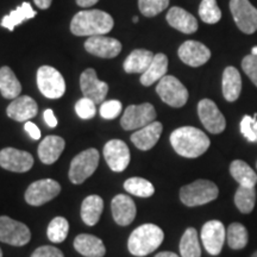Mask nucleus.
Instances as JSON below:
<instances>
[{
  "mask_svg": "<svg viewBox=\"0 0 257 257\" xmlns=\"http://www.w3.org/2000/svg\"><path fill=\"white\" fill-rule=\"evenodd\" d=\"M170 144L180 156L195 159L207 152L211 141L206 134L197 127L182 126L170 135Z\"/></svg>",
  "mask_w": 257,
  "mask_h": 257,
  "instance_id": "1",
  "label": "nucleus"
},
{
  "mask_svg": "<svg viewBox=\"0 0 257 257\" xmlns=\"http://www.w3.org/2000/svg\"><path fill=\"white\" fill-rule=\"evenodd\" d=\"M113 18L100 10H85L74 16L70 31L76 36H99L108 34L113 29Z\"/></svg>",
  "mask_w": 257,
  "mask_h": 257,
  "instance_id": "2",
  "label": "nucleus"
},
{
  "mask_svg": "<svg viewBox=\"0 0 257 257\" xmlns=\"http://www.w3.org/2000/svg\"><path fill=\"white\" fill-rule=\"evenodd\" d=\"M165 239L162 229L155 224H143L133 231L127 239V249L137 257H144L159 248Z\"/></svg>",
  "mask_w": 257,
  "mask_h": 257,
  "instance_id": "3",
  "label": "nucleus"
},
{
  "mask_svg": "<svg viewBox=\"0 0 257 257\" xmlns=\"http://www.w3.org/2000/svg\"><path fill=\"white\" fill-rule=\"evenodd\" d=\"M219 194L217 185L210 180H197L180 189V200L188 207L201 206L216 200Z\"/></svg>",
  "mask_w": 257,
  "mask_h": 257,
  "instance_id": "4",
  "label": "nucleus"
},
{
  "mask_svg": "<svg viewBox=\"0 0 257 257\" xmlns=\"http://www.w3.org/2000/svg\"><path fill=\"white\" fill-rule=\"evenodd\" d=\"M99 152L94 148L85 150L76 155L70 162L69 180L74 185H81L89 176L94 174L99 165Z\"/></svg>",
  "mask_w": 257,
  "mask_h": 257,
  "instance_id": "5",
  "label": "nucleus"
},
{
  "mask_svg": "<svg viewBox=\"0 0 257 257\" xmlns=\"http://www.w3.org/2000/svg\"><path fill=\"white\" fill-rule=\"evenodd\" d=\"M37 86L42 94L49 99H59L66 92V81L62 74L50 66L38 68Z\"/></svg>",
  "mask_w": 257,
  "mask_h": 257,
  "instance_id": "6",
  "label": "nucleus"
},
{
  "mask_svg": "<svg viewBox=\"0 0 257 257\" xmlns=\"http://www.w3.org/2000/svg\"><path fill=\"white\" fill-rule=\"evenodd\" d=\"M156 92L162 101L172 107H182L188 100L187 88L172 75H166L160 80Z\"/></svg>",
  "mask_w": 257,
  "mask_h": 257,
  "instance_id": "7",
  "label": "nucleus"
},
{
  "mask_svg": "<svg viewBox=\"0 0 257 257\" xmlns=\"http://www.w3.org/2000/svg\"><path fill=\"white\" fill-rule=\"evenodd\" d=\"M61 192V185L53 179H42L32 182L25 191V201L31 206H42L53 199H55Z\"/></svg>",
  "mask_w": 257,
  "mask_h": 257,
  "instance_id": "8",
  "label": "nucleus"
},
{
  "mask_svg": "<svg viewBox=\"0 0 257 257\" xmlns=\"http://www.w3.org/2000/svg\"><path fill=\"white\" fill-rule=\"evenodd\" d=\"M155 107L149 102L141 105H130L124 111L120 119V125L124 130H138L156 119Z\"/></svg>",
  "mask_w": 257,
  "mask_h": 257,
  "instance_id": "9",
  "label": "nucleus"
},
{
  "mask_svg": "<svg viewBox=\"0 0 257 257\" xmlns=\"http://www.w3.org/2000/svg\"><path fill=\"white\" fill-rule=\"evenodd\" d=\"M30 239L31 232L27 225L8 216L0 217V242L14 246H23Z\"/></svg>",
  "mask_w": 257,
  "mask_h": 257,
  "instance_id": "10",
  "label": "nucleus"
},
{
  "mask_svg": "<svg viewBox=\"0 0 257 257\" xmlns=\"http://www.w3.org/2000/svg\"><path fill=\"white\" fill-rule=\"evenodd\" d=\"M230 10L240 31L251 35L257 30V10L249 0H230Z\"/></svg>",
  "mask_w": 257,
  "mask_h": 257,
  "instance_id": "11",
  "label": "nucleus"
},
{
  "mask_svg": "<svg viewBox=\"0 0 257 257\" xmlns=\"http://www.w3.org/2000/svg\"><path fill=\"white\" fill-rule=\"evenodd\" d=\"M198 114L202 125L208 133L218 135L221 134L226 126L223 113H221L218 106L211 99H202L198 104Z\"/></svg>",
  "mask_w": 257,
  "mask_h": 257,
  "instance_id": "12",
  "label": "nucleus"
},
{
  "mask_svg": "<svg viewBox=\"0 0 257 257\" xmlns=\"http://www.w3.org/2000/svg\"><path fill=\"white\" fill-rule=\"evenodd\" d=\"M104 157L107 166L115 173L124 172L130 163L131 155L126 143L120 140H111L104 147Z\"/></svg>",
  "mask_w": 257,
  "mask_h": 257,
  "instance_id": "13",
  "label": "nucleus"
},
{
  "mask_svg": "<svg viewBox=\"0 0 257 257\" xmlns=\"http://www.w3.org/2000/svg\"><path fill=\"white\" fill-rule=\"evenodd\" d=\"M226 231L224 224L219 220H210L201 229V242L204 248L212 256L219 255L223 249Z\"/></svg>",
  "mask_w": 257,
  "mask_h": 257,
  "instance_id": "14",
  "label": "nucleus"
},
{
  "mask_svg": "<svg viewBox=\"0 0 257 257\" xmlns=\"http://www.w3.org/2000/svg\"><path fill=\"white\" fill-rule=\"evenodd\" d=\"M34 166V157L30 153L16 148H5L0 152V167L9 172L25 173Z\"/></svg>",
  "mask_w": 257,
  "mask_h": 257,
  "instance_id": "15",
  "label": "nucleus"
},
{
  "mask_svg": "<svg viewBox=\"0 0 257 257\" xmlns=\"http://www.w3.org/2000/svg\"><path fill=\"white\" fill-rule=\"evenodd\" d=\"M80 87L85 98L91 99L94 104H102L108 92V85L100 81L93 68L86 69L80 76Z\"/></svg>",
  "mask_w": 257,
  "mask_h": 257,
  "instance_id": "16",
  "label": "nucleus"
},
{
  "mask_svg": "<svg viewBox=\"0 0 257 257\" xmlns=\"http://www.w3.org/2000/svg\"><path fill=\"white\" fill-rule=\"evenodd\" d=\"M85 49L92 55L102 57V59H113L121 51V43L112 37L104 35L92 36L85 42Z\"/></svg>",
  "mask_w": 257,
  "mask_h": 257,
  "instance_id": "17",
  "label": "nucleus"
},
{
  "mask_svg": "<svg viewBox=\"0 0 257 257\" xmlns=\"http://www.w3.org/2000/svg\"><path fill=\"white\" fill-rule=\"evenodd\" d=\"M179 57L189 67H200L211 59V51L198 41H186L179 48Z\"/></svg>",
  "mask_w": 257,
  "mask_h": 257,
  "instance_id": "18",
  "label": "nucleus"
},
{
  "mask_svg": "<svg viewBox=\"0 0 257 257\" xmlns=\"http://www.w3.org/2000/svg\"><path fill=\"white\" fill-rule=\"evenodd\" d=\"M111 210L114 221L120 226L130 225L137 214L136 204L128 195L125 194H118L112 199Z\"/></svg>",
  "mask_w": 257,
  "mask_h": 257,
  "instance_id": "19",
  "label": "nucleus"
},
{
  "mask_svg": "<svg viewBox=\"0 0 257 257\" xmlns=\"http://www.w3.org/2000/svg\"><path fill=\"white\" fill-rule=\"evenodd\" d=\"M162 124L155 120L142 128H138L136 133L131 135V142L140 150L147 152V150H150L156 146L161 137V134H162Z\"/></svg>",
  "mask_w": 257,
  "mask_h": 257,
  "instance_id": "20",
  "label": "nucleus"
},
{
  "mask_svg": "<svg viewBox=\"0 0 257 257\" xmlns=\"http://www.w3.org/2000/svg\"><path fill=\"white\" fill-rule=\"evenodd\" d=\"M38 106L36 101L28 95L18 96L8 106L6 113L16 121H28L36 117Z\"/></svg>",
  "mask_w": 257,
  "mask_h": 257,
  "instance_id": "21",
  "label": "nucleus"
},
{
  "mask_svg": "<svg viewBox=\"0 0 257 257\" xmlns=\"http://www.w3.org/2000/svg\"><path fill=\"white\" fill-rule=\"evenodd\" d=\"M166 18L170 27L184 32V34L189 35L198 30L197 18L186 10L178 8V6L169 9Z\"/></svg>",
  "mask_w": 257,
  "mask_h": 257,
  "instance_id": "22",
  "label": "nucleus"
},
{
  "mask_svg": "<svg viewBox=\"0 0 257 257\" xmlns=\"http://www.w3.org/2000/svg\"><path fill=\"white\" fill-rule=\"evenodd\" d=\"M74 248L85 257H104L106 253L104 242L96 236L88 233L78 234L74 239Z\"/></svg>",
  "mask_w": 257,
  "mask_h": 257,
  "instance_id": "23",
  "label": "nucleus"
},
{
  "mask_svg": "<svg viewBox=\"0 0 257 257\" xmlns=\"http://www.w3.org/2000/svg\"><path fill=\"white\" fill-rule=\"evenodd\" d=\"M66 142L60 136H47L38 147V157L44 165H53L63 153Z\"/></svg>",
  "mask_w": 257,
  "mask_h": 257,
  "instance_id": "24",
  "label": "nucleus"
},
{
  "mask_svg": "<svg viewBox=\"0 0 257 257\" xmlns=\"http://www.w3.org/2000/svg\"><path fill=\"white\" fill-rule=\"evenodd\" d=\"M223 95L229 102L236 101L242 92V78L240 74L234 67H226L223 73L221 80Z\"/></svg>",
  "mask_w": 257,
  "mask_h": 257,
  "instance_id": "25",
  "label": "nucleus"
},
{
  "mask_svg": "<svg viewBox=\"0 0 257 257\" xmlns=\"http://www.w3.org/2000/svg\"><path fill=\"white\" fill-rule=\"evenodd\" d=\"M167 70H168V57L165 54H156L149 68L141 76V83L149 87L153 83L160 81L163 76H166Z\"/></svg>",
  "mask_w": 257,
  "mask_h": 257,
  "instance_id": "26",
  "label": "nucleus"
},
{
  "mask_svg": "<svg viewBox=\"0 0 257 257\" xmlns=\"http://www.w3.org/2000/svg\"><path fill=\"white\" fill-rule=\"evenodd\" d=\"M104 210V200L96 194L88 195L81 204V219L88 226H94Z\"/></svg>",
  "mask_w": 257,
  "mask_h": 257,
  "instance_id": "27",
  "label": "nucleus"
},
{
  "mask_svg": "<svg viewBox=\"0 0 257 257\" xmlns=\"http://www.w3.org/2000/svg\"><path fill=\"white\" fill-rule=\"evenodd\" d=\"M154 54L150 50L136 49L126 57L124 62V70L128 74H143L149 68L154 59Z\"/></svg>",
  "mask_w": 257,
  "mask_h": 257,
  "instance_id": "28",
  "label": "nucleus"
},
{
  "mask_svg": "<svg viewBox=\"0 0 257 257\" xmlns=\"http://www.w3.org/2000/svg\"><path fill=\"white\" fill-rule=\"evenodd\" d=\"M22 92V85L10 67L5 66L0 68V93L5 99L18 98Z\"/></svg>",
  "mask_w": 257,
  "mask_h": 257,
  "instance_id": "29",
  "label": "nucleus"
},
{
  "mask_svg": "<svg viewBox=\"0 0 257 257\" xmlns=\"http://www.w3.org/2000/svg\"><path fill=\"white\" fill-rule=\"evenodd\" d=\"M231 176L244 187H255L257 184V174L248 163L242 160H234L230 165Z\"/></svg>",
  "mask_w": 257,
  "mask_h": 257,
  "instance_id": "30",
  "label": "nucleus"
},
{
  "mask_svg": "<svg viewBox=\"0 0 257 257\" xmlns=\"http://www.w3.org/2000/svg\"><path fill=\"white\" fill-rule=\"evenodd\" d=\"M36 11L32 9L30 3H23L21 6L14 11L10 12V15L5 16L2 21V27L9 29L10 31H14L17 25L22 24L25 21L34 18L36 16Z\"/></svg>",
  "mask_w": 257,
  "mask_h": 257,
  "instance_id": "31",
  "label": "nucleus"
},
{
  "mask_svg": "<svg viewBox=\"0 0 257 257\" xmlns=\"http://www.w3.org/2000/svg\"><path fill=\"white\" fill-rule=\"evenodd\" d=\"M180 255L181 257H201V248L199 243L198 232L194 227H188L180 240Z\"/></svg>",
  "mask_w": 257,
  "mask_h": 257,
  "instance_id": "32",
  "label": "nucleus"
},
{
  "mask_svg": "<svg viewBox=\"0 0 257 257\" xmlns=\"http://www.w3.org/2000/svg\"><path fill=\"white\" fill-rule=\"evenodd\" d=\"M227 244L231 249L240 250L245 248L249 240L248 230L240 223H232L227 227Z\"/></svg>",
  "mask_w": 257,
  "mask_h": 257,
  "instance_id": "33",
  "label": "nucleus"
},
{
  "mask_svg": "<svg viewBox=\"0 0 257 257\" xmlns=\"http://www.w3.org/2000/svg\"><path fill=\"white\" fill-rule=\"evenodd\" d=\"M256 192L255 187H244L239 186L234 194V205L244 214L251 213L255 206Z\"/></svg>",
  "mask_w": 257,
  "mask_h": 257,
  "instance_id": "34",
  "label": "nucleus"
},
{
  "mask_svg": "<svg viewBox=\"0 0 257 257\" xmlns=\"http://www.w3.org/2000/svg\"><path fill=\"white\" fill-rule=\"evenodd\" d=\"M124 189L130 194L140 198H150L155 193V187L143 178H130L124 182Z\"/></svg>",
  "mask_w": 257,
  "mask_h": 257,
  "instance_id": "35",
  "label": "nucleus"
},
{
  "mask_svg": "<svg viewBox=\"0 0 257 257\" xmlns=\"http://www.w3.org/2000/svg\"><path fill=\"white\" fill-rule=\"evenodd\" d=\"M69 232V223L64 217H55L48 225L47 236L50 242L62 243Z\"/></svg>",
  "mask_w": 257,
  "mask_h": 257,
  "instance_id": "36",
  "label": "nucleus"
},
{
  "mask_svg": "<svg viewBox=\"0 0 257 257\" xmlns=\"http://www.w3.org/2000/svg\"><path fill=\"white\" fill-rule=\"evenodd\" d=\"M199 16L204 23H218L221 19V11L216 0H202L199 6Z\"/></svg>",
  "mask_w": 257,
  "mask_h": 257,
  "instance_id": "37",
  "label": "nucleus"
},
{
  "mask_svg": "<svg viewBox=\"0 0 257 257\" xmlns=\"http://www.w3.org/2000/svg\"><path fill=\"white\" fill-rule=\"evenodd\" d=\"M169 0H138L141 14L146 17H155L168 8Z\"/></svg>",
  "mask_w": 257,
  "mask_h": 257,
  "instance_id": "38",
  "label": "nucleus"
},
{
  "mask_svg": "<svg viewBox=\"0 0 257 257\" xmlns=\"http://www.w3.org/2000/svg\"><path fill=\"white\" fill-rule=\"evenodd\" d=\"M75 112L81 119H92L96 112L94 101L83 96L75 104Z\"/></svg>",
  "mask_w": 257,
  "mask_h": 257,
  "instance_id": "39",
  "label": "nucleus"
},
{
  "mask_svg": "<svg viewBox=\"0 0 257 257\" xmlns=\"http://www.w3.org/2000/svg\"><path fill=\"white\" fill-rule=\"evenodd\" d=\"M121 108H123V105H121L120 101H104L100 106V115L104 119H114V118H117L120 114Z\"/></svg>",
  "mask_w": 257,
  "mask_h": 257,
  "instance_id": "40",
  "label": "nucleus"
},
{
  "mask_svg": "<svg viewBox=\"0 0 257 257\" xmlns=\"http://www.w3.org/2000/svg\"><path fill=\"white\" fill-rule=\"evenodd\" d=\"M242 68L257 87V56L246 55L242 61Z\"/></svg>",
  "mask_w": 257,
  "mask_h": 257,
  "instance_id": "41",
  "label": "nucleus"
},
{
  "mask_svg": "<svg viewBox=\"0 0 257 257\" xmlns=\"http://www.w3.org/2000/svg\"><path fill=\"white\" fill-rule=\"evenodd\" d=\"M256 121V115L255 117H250V115H244L242 121H240V133L249 142H256L257 137L253 130V124Z\"/></svg>",
  "mask_w": 257,
  "mask_h": 257,
  "instance_id": "42",
  "label": "nucleus"
},
{
  "mask_svg": "<svg viewBox=\"0 0 257 257\" xmlns=\"http://www.w3.org/2000/svg\"><path fill=\"white\" fill-rule=\"evenodd\" d=\"M31 257H64V255L60 249L55 248V246L43 245L35 250Z\"/></svg>",
  "mask_w": 257,
  "mask_h": 257,
  "instance_id": "43",
  "label": "nucleus"
},
{
  "mask_svg": "<svg viewBox=\"0 0 257 257\" xmlns=\"http://www.w3.org/2000/svg\"><path fill=\"white\" fill-rule=\"evenodd\" d=\"M24 130L27 131V133L29 134V136H30L32 140L38 141L41 138L40 128H38L37 125H35V123H32V121H30V120L25 121Z\"/></svg>",
  "mask_w": 257,
  "mask_h": 257,
  "instance_id": "44",
  "label": "nucleus"
},
{
  "mask_svg": "<svg viewBox=\"0 0 257 257\" xmlns=\"http://www.w3.org/2000/svg\"><path fill=\"white\" fill-rule=\"evenodd\" d=\"M43 118H44V120H46V123L49 125L50 127H56L57 126V119H56L55 114H54L53 110L48 108V110L44 111Z\"/></svg>",
  "mask_w": 257,
  "mask_h": 257,
  "instance_id": "45",
  "label": "nucleus"
},
{
  "mask_svg": "<svg viewBox=\"0 0 257 257\" xmlns=\"http://www.w3.org/2000/svg\"><path fill=\"white\" fill-rule=\"evenodd\" d=\"M99 0H76V4L80 8H91V6L95 5Z\"/></svg>",
  "mask_w": 257,
  "mask_h": 257,
  "instance_id": "46",
  "label": "nucleus"
},
{
  "mask_svg": "<svg viewBox=\"0 0 257 257\" xmlns=\"http://www.w3.org/2000/svg\"><path fill=\"white\" fill-rule=\"evenodd\" d=\"M51 2H53V0H35V4L42 10H47L50 8Z\"/></svg>",
  "mask_w": 257,
  "mask_h": 257,
  "instance_id": "47",
  "label": "nucleus"
},
{
  "mask_svg": "<svg viewBox=\"0 0 257 257\" xmlns=\"http://www.w3.org/2000/svg\"><path fill=\"white\" fill-rule=\"evenodd\" d=\"M155 257H180L179 255H176L175 252H172V251H161L157 253Z\"/></svg>",
  "mask_w": 257,
  "mask_h": 257,
  "instance_id": "48",
  "label": "nucleus"
},
{
  "mask_svg": "<svg viewBox=\"0 0 257 257\" xmlns=\"http://www.w3.org/2000/svg\"><path fill=\"white\" fill-rule=\"evenodd\" d=\"M251 55L257 56V47H253L251 49Z\"/></svg>",
  "mask_w": 257,
  "mask_h": 257,
  "instance_id": "49",
  "label": "nucleus"
},
{
  "mask_svg": "<svg viewBox=\"0 0 257 257\" xmlns=\"http://www.w3.org/2000/svg\"><path fill=\"white\" fill-rule=\"evenodd\" d=\"M253 130H255V134H256V137H257V119L255 121V124H253Z\"/></svg>",
  "mask_w": 257,
  "mask_h": 257,
  "instance_id": "50",
  "label": "nucleus"
},
{
  "mask_svg": "<svg viewBox=\"0 0 257 257\" xmlns=\"http://www.w3.org/2000/svg\"><path fill=\"white\" fill-rule=\"evenodd\" d=\"M133 22H134V23H137V22H138V17H137V16H135V17L133 18Z\"/></svg>",
  "mask_w": 257,
  "mask_h": 257,
  "instance_id": "51",
  "label": "nucleus"
},
{
  "mask_svg": "<svg viewBox=\"0 0 257 257\" xmlns=\"http://www.w3.org/2000/svg\"><path fill=\"white\" fill-rule=\"evenodd\" d=\"M251 257H257V251H256V252H253L252 255H251Z\"/></svg>",
  "mask_w": 257,
  "mask_h": 257,
  "instance_id": "52",
  "label": "nucleus"
},
{
  "mask_svg": "<svg viewBox=\"0 0 257 257\" xmlns=\"http://www.w3.org/2000/svg\"><path fill=\"white\" fill-rule=\"evenodd\" d=\"M0 257H3V251H2V249H0Z\"/></svg>",
  "mask_w": 257,
  "mask_h": 257,
  "instance_id": "53",
  "label": "nucleus"
},
{
  "mask_svg": "<svg viewBox=\"0 0 257 257\" xmlns=\"http://www.w3.org/2000/svg\"><path fill=\"white\" fill-rule=\"evenodd\" d=\"M256 168H257V163H256Z\"/></svg>",
  "mask_w": 257,
  "mask_h": 257,
  "instance_id": "54",
  "label": "nucleus"
}]
</instances>
